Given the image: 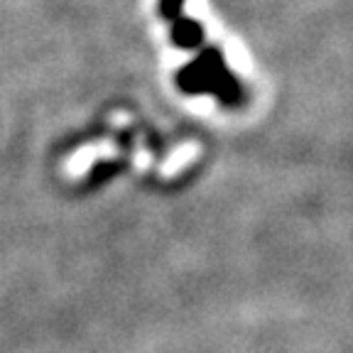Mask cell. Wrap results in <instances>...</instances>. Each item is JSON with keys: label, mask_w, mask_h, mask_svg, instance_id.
<instances>
[{"label": "cell", "mask_w": 353, "mask_h": 353, "mask_svg": "<svg viewBox=\"0 0 353 353\" xmlns=\"http://www.w3.org/2000/svg\"><path fill=\"white\" fill-rule=\"evenodd\" d=\"M206 66L204 64H194L192 69H187L182 77V81H187V79H194L196 83H192L189 86V91H204V88H216L221 96L226 101H238V96H241V91H238V83L231 81V77H228L226 72H223V64H221V57L209 54L206 57Z\"/></svg>", "instance_id": "1"}]
</instances>
